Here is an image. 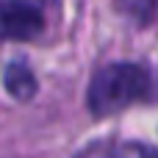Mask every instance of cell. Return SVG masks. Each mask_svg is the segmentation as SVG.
Here are the masks:
<instances>
[{
	"label": "cell",
	"instance_id": "6da1fadb",
	"mask_svg": "<svg viewBox=\"0 0 158 158\" xmlns=\"http://www.w3.org/2000/svg\"><path fill=\"white\" fill-rule=\"evenodd\" d=\"M147 86L150 78L144 67L128 61L108 64L92 78L86 92V106L94 117H114L128 106H133L136 100H142L147 94Z\"/></svg>",
	"mask_w": 158,
	"mask_h": 158
},
{
	"label": "cell",
	"instance_id": "7a4b0ae2",
	"mask_svg": "<svg viewBox=\"0 0 158 158\" xmlns=\"http://www.w3.org/2000/svg\"><path fill=\"white\" fill-rule=\"evenodd\" d=\"M44 17L31 0H0V36L31 42L42 33Z\"/></svg>",
	"mask_w": 158,
	"mask_h": 158
},
{
	"label": "cell",
	"instance_id": "3957f363",
	"mask_svg": "<svg viewBox=\"0 0 158 158\" xmlns=\"http://www.w3.org/2000/svg\"><path fill=\"white\" fill-rule=\"evenodd\" d=\"M3 83H6V92L14 100H31L36 94V78H33L31 67L22 64V61H14V64L6 67Z\"/></svg>",
	"mask_w": 158,
	"mask_h": 158
},
{
	"label": "cell",
	"instance_id": "277c9868",
	"mask_svg": "<svg viewBox=\"0 0 158 158\" xmlns=\"http://www.w3.org/2000/svg\"><path fill=\"white\" fill-rule=\"evenodd\" d=\"M108 158H158V150L150 144H139V142H125L119 147L111 150Z\"/></svg>",
	"mask_w": 158,
	"mask_h": 158
}]
</instances>
